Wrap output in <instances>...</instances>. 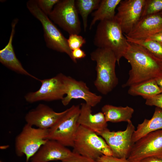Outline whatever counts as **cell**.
Instances as JSON below:
<instances>
[{
  "instance_id": "6da1fadb",
  "label": "cell",
  "mask_w": 162,
  "mask_h": 162,
  "mask_svg": "<svg viewBox=\"0 0 162 162\" xmlns=\"http://www.w3.org/2000/svg\"><path fill=\"white\" fill-rule=\"evenodd\" d=\"M123 57L130 64L129 77L123 88L152 79L162 74V70L157 58L143 47L128 42Z\"/></svg>"
},
{
  "instance_id": "7a4b0ae2",
  "label": "cell",
  "mask_w": 162,
  "mask_h": 162,
  "mask_svg": "<svg viewBox=\"0 0 162 162\" xmlns=\"http://www.w3.org/2000/svg\"><path fill=\"white\" fill-rule=\"evenodd\" d=\"M90 58L96 63V77L94 86L100 93L106 95L118 83L115 71L117 62L116 56L110 49L98 48L91 53Z\"/></svg>"
},
{
  "instance_id": "3957f363",
  "label": "cell",
  "mask_w": 162,
  "mask_h": 162,
  "mask_svg": "<svg viewBox=\"0 0 162 162\" xmlns=\"http://www.w3.org/2000/svg\"><path fill=\"white\" fill-rule=\"evenodd\" d=\"M94 43L98 48L112 50L119 65L120 60L123 57L127 48L128 42L120 25L114 19L100 22L97 27Z\"/></svg>"
},
{
  "instance_id": "277c9868",
  "label": "cell",
  "mask_w": 162,
  "mask_h": 162,
  "mask_svg": "<svg viewBox=\"0 0 162 162\" xmlns=\"http://www.w3.org/2000/svg\"><path fill=\"white\" fill-rule=\"evenodd\" d=\"M74 152L95 161L103 155L112 156L105 140L95 132L79 125L74 140Z\"/></svg>"
},
{
  "instance_id": "5b68a950",
  "label": "cell",
  "mask_w": 162,
  "mask_h": 162,
  "mask_svg": "<svg viewBox=\"0 0 162 162\" xmlns=\"http://www.w3.org/2000/svg\"><path fill=\"white\" fill-rule=\"evenodd\" d=\"M31 13L42 24L44 37L47 46L52 50L67 54L72 60L71 50L67 39L60 31L38 6L36 0H30L26 3Z\"/></svg>"
},
{
  "instance_id": "8992f818",
  "label": "cell",
  "mask_w": 162,
  "mask_h": 162,
  "mask_svg": "<svg viewBox=\"0 0 162 162\" xmlns=\"http://www.w3.org/2000/svg\"><path fill=\"white\" fill-rule=\"evenodd\" d=\"M80 112L79 105H73L66 109L64 114L49 129L48 140H56L66 147H73L80 125L77 121Z\"/></svg>"
},
{
  "instance_id": "52a82bcc",
  "label": "cell",
  "mask_w": 162,
  "mask_h": 162,
  "mask_svg": "<svg viewBox=\"0 0 162 162\" xmlns=\"http://www.w3.org/2000/svg\"><path fill=\"white\" fill-rule=\"evenodd\" d=\"M48 133L49 129L34 128L26 123L15 139L16 154L25 155L28 162L48 140Z\"/></svg>"
},
{
  "instance_id": "ba28073f",
  "label": "cell",
  "mask_w": 162,
  "mask_h": 162,
  "mask_svg": "<svg viewBox=\"0 0 162 162\" xmlns=\"http://www.w3.org/2000/svg\"><path fill=\"white\" fill-rule=\"evenodd\" d=\"M74 0H60L48 15L50 19L70 35L79 34L81 23Z\"/></svg>"
},
{
  "instance_id": "9c48e42d",
  "label": "cell",
  "mask_w": 162,
  "mask_h": 162,
  "mask_svg": "<svg viewBox=\"0 0 162 162\" xmlns=\"http://www.w3.org/2000/svg\"><path fill=\"white\" fill-rule=\"evenodd\" d=\"M149 157L162 159V129L152 132L135 142L127 158L138 162Z\"/></svg>"
},
{
  "instance_id": "30bf717a",
  "label": "cell",
  "mask_w": 162,
  "mask_h": 162,
  "mask_svg": "<svg viewBox=\"0 0 162 162\" xmlns=\"http://www.w3.org/2000/svg\"><path fill=\"white\" fill-rule=\"evenodd\" d=\"M64 76L63 74L59 73L51 78L39 79L41 83L40 87L37 91L26 94L24 97L25 100L30 103L62 100L66 95Z\"/></svg>"
},
{
  "instance_id": "8fae6325",
  "label": "cell",
  "mask_w": 162,
  "mask_h": 162,
  "mask_svg": "<svg viewBox=\"0 0 162 162\" xmlns=\"http://www.w3.org/2000/svg\"><path fill=\"white\" fill-rule=\"evenodd\" d=\"M135 130L131 121L128 123L125 130L111 131L107 128L98 134L104 139L112 151V156L127 158L134 144L132 136Z\"/></svg>"
},
{
  "instance_id": "7c38bea8",
  "label": "cell",
  "mask_w": 162,
  "mask_h": 162,
  "mask_svg": "<svg viewBox=\"0 0 162 162\" xmlns=\"http://www.w3.org/2000/svg\"><path fill=\"white\" fill-rule=\"evenodd\" d=\"M146 0H121L114 19L124 34L129 33L141 18Z\"/></svg>"
},
{
  "instance_id": "4fadbf2b",
  "label": "cell",
  "mask_w": 162,
  "mask_h": 162,
  "mask_svg": "<svg viewBox=\"0 0 162 162\" xmlns=\"http://www.w3.org/2000/svg\"><path fill=\"white\" fill-rule=\"evenodd\" d=\"M64 80L66 95L61 100L64 106L68 105L73 99H80L84 100L87 104L93 107L101 100L102 97L91 92L84 82L77 80L65 75Z\"/></svg>"
},
{
  "instance_id": "5bb4252c",
  "label": "cell",
  "mask_w": 162,
  "mask_h": 162,
  "mask_svg": "<svg viewBox=\"0 0 162 162\" xmlns=\"http://www.w3.org/2000/svg\"><path fill=\"white\" fill-rule=\"evenodd\" d=\"M66 110L56 112L46 105L39 104L26 115V123L37 128L49 129L52 127L64 114Z\"/></svg>"
},
{
  "instance_id": "9a60e30c",
  "label": "cell",
  "mask_w": 162,
  "mask_h": 162,
  "mask_svg": "<svg viewBox=\"0 0 162 162\" xmlns=\"http://www.w3.org/2000/svg\"><path fill=\"white\" fill-rule=\"evenodd\" d=\"M73 153L66 146L53 140H48L31 158L32 162H49L67 159Z\"/></svg>"
},
{
  "instance_id": "2e32d148",
  "label": "cell",
  "mask_w": 162,
  "mask_h": 162,
  "mask_svg": "<svg viewBox=\"0 0 162 162\" xmlns=\"http://www.w3.org/2000/svg\"><path fill=\"white\" fill-rule=\"evenodd\" d=\"M162 32V14L148 15L142 18L131 31L125 34L136 39L145 40Z\"/></svg>"
},
{
  "instance_id": "e0dca14e",
  "label": "cell",
  "mask_w": 162,
  "mask_h": 162,
  "mask_svg": "<svg viewBox=\"0 0 162 162\" xmlns=\"http://www.w3.org/2000/svg\"><path fill=\"white\" fill-rule=\"evenodd\" d=\"M18 21V19H15L12 22L11 31L9 41L4 47L0 50V62L9 69L18 74L28 76L38 80V79L32 75L24 68L16 57L14 51L12 41L15 27Z\"/></svg>"
},
{
  "instance_id": "ac0fdd59",
  "label": "cell",
  "mask_w": 162,
  "mask_h": 162,
  "mask_svg": "<svg viewBox=\"0 0 162 162\" xmlns=\"http://www.w3.org/2000/svg\"><path fill=\"white\" fill-rule=\"evenodd\" d=\"M92 107L86 103H82L78 119V124L98 134L107 128V122L103 113L92 114Z\"/></svg>"
},
{
  "instance_id": "d6986e66",
  "label": "cell",
  "mask_w": 162,
  "mask_h": 162,
  "mask_svg": "<svg viewBox=\"0 0 162 162\" xmlns=\"http://www.w3.org/2000/svg\"><path fill=\"white\" fill-rule=\"evenodd\" d=\"M162 129V109L156 107L152 118L145 119L138 124L132 136V142L134 143L148 134Z\"/></svg>"
},
{
  "instance_id": "ffe728a7",
  "label": "cell",
  "mask_w": 162,
  "mask_h": 162,
  "mask_svg": "<svg viewBox=\"0 0 162 162\" xmlns=\"http://www.w3.org/2000/svg\"><path fill=\"white\" fill-rule=\"evenodd\" d=\"M107 122L117 123L122 122L128 123L131 118L134 110L128 106H117L110 104L104 105L101 108Z\"/></svg>"
},
{
  "instance_id": "44dd1931",
  "label": "cell",
  "mask_w": 162,
  "mask_h": 162,
  "mask_svg": "<svg viewBox=\"0 0 162 162\" xmlns=\"http://www.w3.org/2000/svg\"><path fill=\"white\" fill-rule=\"evenodd\" d=\"M121 1L101 0L98 8L92 14L93 18L90 25V29L97 21L114 19L116 15L115 9Z\"/></svg>"
},
{
  "instance_id": "7402d4cb",
  "label": "cell",
  "mask_w": 162,
  "mask_h": 162,
  "mask_svg": "<svg viewBox=\"0 0 162 162\" xmlns=\"http://www.w3.org/2000/svg\"><path fill=\"white\" fill-rule=\"evenodd\" d=\"M128 93L133 96H142L146 99L162 93V91L155 79H152L129 87Z\"/></svg>"
},
{
  "instance_id": "603a6c76",
  "label": "cell",
  "mask_w": 162,
  "mask_h": 162,
  "mask_svg": "<svg viewBox=\"0 0 162 162\" xmlns=\"http://www.w3.org/2000/svg\"><path fill=\"white\" fill-rule=\"evenodd\" d=\"M100 0H77L76 6L78 12L81 16L84 31L86 32L87 26L88 17L93 10L98 7Z\"/></svg>"
},
{
  "instance_id": "cb8c5ba5",
  "label": "cell",
  "mask_w": 162,
  "mask_h": 162,
  "mask_svg": "<svg viewBox=\"0 0 162 162\" xmlns=\"http://www.w3.org/2000/svg\"><path fill=\"white\" fill-rule=\"evenodd\" d=\"M124 35L128 42L136 44L143 47L156 58L162 60V43L152 40L134 39Z\"/></svg>"
},
{
  "instance_id": "d4e9b609",
  "label": "cell",
  "mask_w": 162,
  "mask_h": 162,
  "mask_svg": "<svg viewBox=\"0 0 162 162\" xmlns=\"http://www.w3.org/2000/svg\"><path fill=\"white\" fill-rule=\"evenodd\" d=\"M162 11V0H146L142 18Z\"/></svg>"
},
{
  "instance_id": "484cf974",
  "label": "cell",
  "mask_w": 162,
  "mask_h": 162,
  "mask_svg": "<svg viewBox=\"0 0 162 162\" xmlns=\"http://www.w3.org/2000/svg\"><path fill=\"white\" fill-rule=\"evenodd\" d=\"M67 41L69 47L71 51L80 48L86 42L85 38L77 34L70 35Z\"/></svg>"
},
{
  "instance_id": "4316f807",
  "label": "cell",
  "mask_w": 162,
  "mask_h": 162,
  "mask_svg": "<svg viewBox=\"0 0 162 162\" xmlns=\"http://www.w3.org/2000/svg\"><path fill=\"white\" fill-rule=\"evenodd\" d=\"M40 9L46 15H48L52 10L53 6L60 0H36Z\"/></svg>"
},
{
  "instance_id": "83f0119b",
  "label": "cell",
  "mask_w": 162,
  "mask_h": 162,
  "mask_svg": "<svg viewBox=\"0 0 162 162\" xmlns=\"http://www.w3.org/2000/svg\"><path fill=\"white\" fill-rule=\"evenodd\" d=\"M145 104L148 106H155L162 109V93L146 99Z\"/></svg>"
},
{
  "instance_id": "f1b7e54d",
  "label": "cell",
  "mask_w": 162,
  "mask_h": 162,
  "mask_svg": "<svg viewBox=\"0 0 162 162\" xmlns=\"http://www.w3.org/2000/svg\"><path fill=\"white\" fill-rule=\"evenodd\" d=\"M73 152L72 155L61 162H94V160L86 157Z\"/></svg>"
},
{
  "instance_id": "f546056e",
  "label": "cell",
  "mask_w": 162,
  "mask_h": 162,
  "mask_svg": "<svg viewBox=\"0 0 162 162\" xmlns=\"http://www.w3.org/2000/svg\"><path fill=\"white\" fill-rule=\"evenodd\" d=\"M97 161L99 162H129L127 158H118L104 155L100 157Z\"/></svg>"
},
{
  "instance_id": "4dcf8cb0",
  "label": "cell",
  "mask_w": 162,
  "mask_h": 162,
  "mask_svg": "<svg viewBox=\"0 0 162 162\" xmlns=\"http://www.w3.org/2000/svg\"><path fill=\"white\" fill-rule=\"evenodd\" d=\"M72 61L75 63L77 62V60L85 57L86 54L81 48L74 49L71 51Z\"/></svg>"
},
{
  "instance_id": "1f68e13d",
  "label": "cell",
  "mask_w": 162,
  "mask_h": 162,
  "mask_svg": "<svg viewBox=\"0 0 162 162\" xmlns=\"http://www.w3.org/2000/svg\"><path fill=\"white\" fill-rule=\"evenodd\" d=\"M145 40H153L162 44V32L152 35Z\"/></svg>"
},
{
  "instance_id": "d6a6232c",
  "label": "cell",
  "mask_w": 162,
  "mask_h": 162,
  "mask_svg": "<svg viewBox=\"0 0 162 162\" xmlns=\"http://www.w3.org/2000/svg\"><path fill=\"white\" fill-rule=\"evenodd\" d=\"M138 162H162V159L153 157H149L144 159Z\"/></svg>"
},
{
  "instance_id": "836d02e7",
  "label": "cell",
  "mask_w": 162,
  "mask_h": 162,
  "mask_svg": "<svg viewBox=\"0 0 162 162\" xmlns=\"http://www.w3.org/2000/svg\"><path fill=\"white\" fill-rule=\"evenodd\" d=\"M154 79L162 91V74Z\"/></svg>"
},
{
  "instance_id": "e575fe53",
  "label": "cell",
  "mask_w": 162,
  "mask_h": 162,
  "mask_svg": "<svg viewBox=\"0 0 162 162\" xmlns=\"http://www.w3.org/2000/svg\"><path fill=\"white\" fill-rule=\"evenodd\" d=\"M158 62L162 70V60H160L157 58Z\"/></svg>"
},
{
  "instance_id": "d590c367",
  "label": "cell",
  "mask_w": 162,
  "mask_h": 162,
  "mask_svg": "<svg viewBox=\"0 0 162 162\" xmlns=\"http://www.w3.org/2000/svg\"><path fill=\"white\" fill-rule=\"evenodd\" d=\"M8 147V146H0V149H6Z\"/></svg>"
},
{
  "instance_id": "8d00e7d4",
  "label": "cell",
  "mask_w": 162,
  "mask_h": 162,
  "mask_svg": "<svg viewBox=\"0 0 162 162\" xmlns=\"http://www.w3.org/2000/svg\"><path fill=\"white\" fill-rule=\"evenodd\" d=\"M94 162H99L97 161H95Z\"/></svg>"
},
{
  "instance_id": "74e56055",
  "label": "cell",
  "mask_w": 162,
  "mask_h": 162,
  "mask_svg": "<svg viewBox=\"0 0 162 162\" xmlns=\"http://www.w3.org/2000/svg\"><path fill=\"white\" fill-rule=\"evenodd\" d=\"M159 13H160V12H159ZM160 13H162V11H161V12H160Z\"/></svg>"
},
{
  "instance_id": "f35d334b",
  "label": "cell",
  "mask_w": 162,
  "mask_h": 162,
  "mask_svg": "<svg viewBox=\"0 0 162 162\" xmlns=\"http://www.w3.org/2000/svg\"><path fill=\"white\" fill-rule=\"evenodd\" d=\"M0 162H2V161H0Z\"/></svg>"
},
{
  "instance_id": "ab89813d",
  "label": "cell",
  "mask_w": 162,
  "mask_h": 162,
  "mask_svg": "<svg viewBox=\"0 0 162 162\" xmlns=\"http://www.w3.org/2000/svg\"></svg>"
}]
</instances>
